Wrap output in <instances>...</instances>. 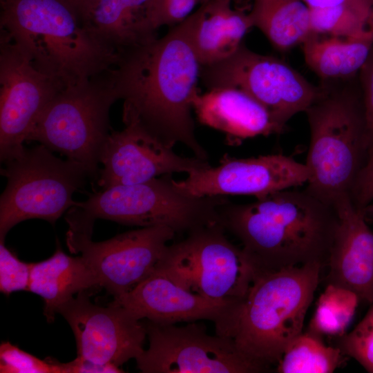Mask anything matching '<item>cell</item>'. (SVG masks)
Instances as JSON below:
<instances>
[{
    "label": "cell",
    "instance_id": "1",
    "mask_svg": "<svg viewBox=\"0 0 373 373\" xmlns=\"http://www.w3.org/2000/svg\"><path fill=\"white\" fill-rule=\"evenodd\" d=\"M200 69L185 20L164 36L121 53L111 73L123 101V122L137 123L166 146L182 144L208 160L192 115Z\"/></svg>",
    "mask_w": 373,
    "mask_h": 373
},
{
    "label": "cell",
    "instance_id": "2",
    "mask_svg": "<svg viewBox=\"0 0 373 373\" xmlns=\"http://www.w3.org/2000/svg\"><path fill=\"white\" fill-rule=\"evenodd\" d=\"M219 224L236 237L258 271L308 263L327 267L338 215L335 205L303 189H287L248 203L227 200Z\"/></svg>",
    "mask_w": 373,
    "mask_h": 373
},
{
    "label": "cell",
    "instance_id": "3",
    "mask_svg": "<svg viewBox=\"0 0 373 373\" xmlns=\"http://www.w3.org/2000/svg\"><path fill=\"white\" fill-rule=\"evenodd\" d=\"M0 35L64 88L112 68L119 54L64 0H0Z\"/></svg>",
    "mask_w": 373,
    "mask_h": 373
},
{
    "label": "cell",
    "instance_id": "4",
    "mask_svg": "<svg viewBox=\"0 0 373 373\" xmlns=\"http://www.w3.org/2000/svg\"><path fill=\"white\" fill-rule=\"evenodd\" d=\"M322 269L308 263L259 271L245 297L215 326L216 334L232 340L242 353L270 370L303 332Z\"/></svg>",
    "mask_w": 373,
    "mask_h": 373
},
{
    "label": "cell",
    "instance_id": "5",
    "mask_svg": "<svg viewBox=\"0 0 373 373\" xmlns=\"http://www.w3.org/2000/svg\"><path fill=\"white\" fill-rule=\"evenodd\" d=\"M305 113L310 131L306 188L335 205L350 196L367 157L362 95L347 89L323 88Z\"/></svg>",
    "mask_w": 373,
    "mask_h": 373
},
{
    "label": "cell",
    "instance_id": "6",
    "mask_svg": "<svg viewBox=\"0 0 373 373\" xmlns=\"http://www.w3.org/2000/svg\"><path fill=\"white\" fill-rule=\"evenodd\" d=\"M111 68L65 87L36 120L27 141H36L83 166L97 180L111 132L109 112L118 100Z\"/></svg>",
    "mask_w": 373,
    "mask_h": 373
},
{
    "label": "cell",
    "instance_id": "7",
    "mask_svg": "<svg viewBox=\"0 0 373 373\" xmlns=\"http://www.w3.org/2000/svg\"><path fill=\"white\" fill-rule=\"evenodd\" d=\"M171 175L128 185H117L91 194L72 208L94 223L97 218L142 227L166 226L176 233L219 223L224 196H195L174 184Z\"/></svg>",
    "mask_w": 373,
    "mask_h": 373
},
{
    "label": "cell",
    "instance_id": "8",
    "mask_svg": "<svg viewBox=\"0 0 373 373\" xmlns=\"http://www.w3.org/2000/svg\"><path fill=\"white\" fill-rule=\"evenodd\" d=\"M7 184L0 197V240L18 223L33 218L54 224L75 206L74 193L92 178L81 164L55 156L43 144L26 148L4 162Z\"/></svg>",
    "mask_w": 373,
    "mask_h": 373
},
{
    "label": "cell",
    "instance_id": "9",
    "mask_svg": "<svg viewBox=\"0 0 373 373\" xmlns=\"http://www.w3.org/2000/svg\"><path fill=\"white\" fill-rule=\"evenodd\" d=\"M219 224L194 229L169 244L155 270L188 291L216 300L245 297L258 269Z\"/></svg>",
    "mask_w": 373,
    "mask_h": 373
},
{
    "label": "cell",
    "instance_id": "10",
    "mask_svg": "<svg viewBox=\"0 0 373 373\" xmlns=\"http://www.w3.org/2000/svg\"><path fill=\"white\" fill-rule=\"evenodd\" d=\"M66 244L73 253H80L92 269L98 287L114 298L133 289L155 270L164 251L175 235L166 226L141 227L107 240L91 239L93 224L66 216Z\"/></svg>",
    "mask_w": 373,
    "mask_h": 373
},
{
    "label": "cell",
    "instance_id": "11",
    "mask_svg": "<svg viewBox=\"0 0 373 373\" xmlns=\"http://www.w3.org/2000/svg\"><path fill=\"white\" fill-rule=\"evenodd\" d=\"M200 79L208 89L234 87L244 90L264 106L284 128L323 90L282 60L254 52L243 44L227 59L201 66Z\"/></svg>",
    "mask_w": 373,
    "mask_h": 373
},
{
    "label": "cell",
    "instance_id": "12",
    "mask_svg": "<svg viewBox=\"0 0 373 373\" xmlns=\"http://www.w3.org/2000/svg\"><path fill=\"white\" fill-rule=\"evenodd\" d=\"M149 345L135 359L144 373H259L267 367L253 361L232 340L196 322L184 326L144 322Z\"/></svg>",
    "mask_w": 373,
    "mask_h": 373
},
{
    "label": "cell",
    "instance_id": "13",
    "mask_svg": "<svg viewBox=\"0 0 373 373\" xmlns=\"http://www.w3.org/2000/svg\"><path fill=\"white\" fill-rule=\"evenodd\" d=\"M64 87L0 35V160L19 156L40 114Z\"/></svg>",
    "mask_w": 373,
    "mask_h": 373
},
{
    "label": "cell",
    "instance_id": "14",
    "mask_svg": "<svg viewBox=\"0 0 373 373\" xmlns=\"http://www.w3.org/2000/svg\"><path fill=\"white\" fill-rule=\"evenodd\" d=\"M75 335L77 356L99 365L121 366L144 351V322L129 311L111 303H91L85 291L77 294L58 310Z\"/></svg>",
    "mask_w": 373,
    "mask_h": 373
},
{
    "label": "cell",
    "instance_id": "15",
    "mask_svg": "<svg viewBox=\"0 0 373 373\" xmlns=\"http://www.w3.org/2000/svg\"><path fill=\"white\" fill-rule=\"evenodd\" d=\"M308 180L306 164L289 156L236 158L224 154L217 166L209 165L173 181L180 190L195 196L249 195L260 198L307 184Z\"/></svg>",
    "mask_w": 373,
    "mask_h": 373
},
{
    "label": "cell",
    "instance_id": "16",
    "mask_svg": "<svg viewBox=\"0 0 373 373\" xmlns=\"http://www.w3.org/2000/svg\"><path fill=\"white\" fill-rule=\"evenodd\" d=\"M111 131L104 145L97 184L102 189L144 182L175 173L189 174L210 165L195 156L184 157L135 122Z\"/></svg>",
    "mask_w": 373,
    "mask_h": 373
},
{
    "label": "cell",
    "instance_id": "17",
    "mask_svg": "<svg viewBox=\"0 0 373 373\" xmlns=\"http://www.w3.org/2000/svg\"><path fill=\"white\" fill-rule=\"evenodd\" d=\"M236 300H216L192 293L165 275L153 272L128 293L114 298L142 321L161 325L207 320L218 325Z\"/></svg>",
    "mask_w": 373,
    "mask_h": 373
},
{
    "label": "cell",
    "instance_id": "18",
    "mask_svg": "<svg viewBox=\"0 0 373 373\" xmlns=\"http://www.w3.org/2000/svg\"><path fill=\"white\" fill-rule=\"evenodd\" d=\"M338 224L327 265V284L354 292L360 300L373 303V232L363 210L350 196L335 204Z\"/></svg>",
    "mask_w": 373,
    "mask_h": 373
},
{
    "label": "cell",
    "instance_id": "19",
    "mask_svg": "<svg viewBox=\"0 0 373 373\" xmlns=\"http://www.w3.org/2000/svg\"><path fill=\"white\" fill-rule=\"evenodd\" d=\"M193 110L201 124L222 133L225 142L231 146L285 130L264 106L234 87H218L199 93L194 99Z\"/></svg>",
    "mask_w": 373,
    "mask_h": 373
},
{
    "label": "cell",
    "instance_id": "20",
    "mask_svg": "<svg viewBox=\"0 0 373 373\" xmlns=\"http://www.w3.org/2000/svg\"><path fill=\"white\" fill-rule=\"evenodd\" d=\"M231 3V0H209L185 19L190 42L201 66L231 56L254 27L249 14L233 9Z\"/></svg>",
    "mask_w": 373,
    "mask_h": 373
},
{
    "label": "cell",
    "instance_id": "21",
    "mask_svg": "<svg viewBox=\"0 0 373 373\" xmlns=\"http://www.w3.org/2000/svg\"><path fill=\"white\" fill-rule=\"evenodd\" d=\"M94 287H98L97 282L84 258L67 255L59 245L50 258L31 263L28 291L43 298L48 323L75 294Z\"/></svg>",
    "mask_w": 373,
    "mask_h": 373
},
{
    "label": "cell",
    "instance_id": "22",
    "mask_svg": "<svg viewBox=\"0 0 373 373\" xmlns=\"http://www.w3.org/2000/svg\"><path fill=\"white\" fill-rule=\"evenodd\" d=\"M149 0H101L88 26L104 44L121 53L155 38L148 18Z\"/></svg>",
    "mask_w": 373,
    "mask_h": 373
},
{
    "label": "cell",
    "instance_id": "23",
    "mask_svg": "<svg viewBox=\"0 0 373 373\" xmlns=\"http://www.w3.org/2000/svg\"><path fill=\"white\" fill-rule=\"evenodd\" d=\"M302 45L307 65L320 77H351L361 70L373 48V15L367 29L358 35L321 39L312 34Z\"/></svg>",
    "mask_w": 373,
    "mask_h": 373
},
{
    "label": "cell",
    "instance_id": "24",
    "mask_svg": "<svg viewBox=\"0 0 373 373\" xmlns=\"http://www.w3.org/2000/svg\"><path fill=\"white\" fill-rule=\"evenodd\" d=\"M248 14L253 26L279 50L303 44L312 35L310 9L303 0H253Z\"/></svg>",
    "mask_w": 373,
    "mask_h": 373
},
{
    "label": "cell",
    "instance_id": "25",
    "mask_svg": "<svg viewBox=\"0 0 373 373\" xmlns=\"http://www.w3.org/2000/svg\"><path fill=\"white\" fill-rule=\"evenodd\" d=\"M338 347L325 345L321 336L303 332L292 340L276 364L278 373H332L341 363Z\"/></svg>",
    "mask_w": 373,
    "mask_h": 373
},
{
    "label": "cell",
    "instance_id": "26",
    "mask_svg": "<svg viewBox=\"0 0 373 373\" xmlns=\"http://www.w3.org/2000/svg\"><path fill=\"white\" fill-rule=\"evenodd\" d=\"M360 301L352 291L328 283L319 296L309 331L318 336L345 334Z\"/></svg>",
    "mask_w": 373,
    "mask_h": 373
},
{
    "label": "cell",
    "instance_id": "27",
    "mask_svg": "<svg viewBox=\"0 0 373 373\" xmlns=\"http://www.w3.org/2000/svg\"><path fill=\"white\" fill-rule=\"evenodd\" d=\"M372 15L373 8L347 6L310 9L312 33L338 38L352 37L367 29Z\"/></svg>",
    "mask_w": 373,
    "mask_h": 373
},
{
    "label": "cell",
    "instance_id": "28",
    "mask_svg": "<svg viewBox=\"0 0 373 373\" xmlns=\"http://www.w3.org/2000/svg\"><path fill=\"white\" fill-rule=\"evenodd\" d=\"M337 347L343 355L353 358L373 373V303L354 329L338 337Z\"/></svg>",
    "mask_w": 373,
    "mask_h": 373
},
{
    "label": "cell",
    "instance_id": "29",
    "mask_svg": "<svg viewBox=\"0 0 373 373\" xmlns=\"http://www.w3.org/2000/svg\"><path fill=\"white\" fill-rule=\"evenodd\" d=\"M1 373H65L64 363L47 358L41 360L10 342L0 345Z\"/></svg>",
    "mask_w": 373,
    "mask_h": 373
},
{
    "label": "cell",
    "instance_id": "30",
    "mask_svg": "<svg viewBox=\"0 0 373 373\" xmlns=\"http://www.w3.org/2000/svg\"><path fill=\"white\" fill-rule=\"evenodd\" d=\"M209 0H149L148 18L155 31L162 26H176Z\"/></svg>",
    "mask_w": 373,
    "mask_h": 373
},
{
    "label": "cell",
    "instance_id": "31",
    "mask_svg": "<svg viewBox=\"0 0 373 373\" xmlns=\"http://www.w3.org/2000/svg\"><path fill=\"white\" fill-rule=\"evenodd\" d=\"M31 263L23 262L0 240V291L8 296L14 291H28Z\"/></svg>",
    "mask_w": 373,
    "mask_h": 373
},
{
    "label": "cell",
    "instance_id": "32",
    "mask_svg": "<svg viewBox=\"0 0 373 373\" xmlns=\"http://www.w3.org/2000/svg\"><path fill=\"white\" fill-rule=\"evenodd\" d=\"M350 197L352 204L361 210L373 202V144L367 150L365 162L354 180Z\"/></svg>",
    "mask_w": 373,
    "mask_h": 373
},
{
    "label": "cell",
    "instance_id": "33",
    "mask_svg": "<svg viewBox=\"0 0 373 373\" xmlns=\"http://www.w3.org/2000/svg\"><path fill=\"white\" fill-rule=\"evenodd\" d=\"M362 86V99L366 124V145L373 144V48L360 70Z\"/></svg>",
    "mask_w": 373,
    "mask_h": 373
},
{
    "label": "cell",
    "instance_id": "34",
    "mask_svg": "<svg viewBox=\"0 0 373 373\" xmlns=\"http://www.w3.org/2000/svg\"><path fill=\"white\" fill-rule=\"evenodd\" d=\"M64 367L65 373L124 372L119 367L115 365L96 364L79 357L70 362L65 363Z\"/></svg>",
    "mask_w": 373,
    "mask_h": 373
},
{
    "label": "cell",
    "instance_id": "35",
    "mask_svg": "<svg viewBox=\"0 0 373 373\" xmlns=\"http://www.w3.org/2000/svg\"><path fill=\"white\" fill-rule=\"evenodd\" d=\"M310 8H325L340 6L373 8V0H303Z\"/></svg>",
    "mask_w": 373,
    "mask_h": 373
},
{
    "label": "cell",
    "instance_id": "36",
    "mask_svg": "<svg viewBox=\"0 0 373 373\" xmlns=\"http://www.w3.org/2000/svg\"><path fill=\"white\" fill-rule=\"evenodd\" d=\"M88 25V20L101 0H64Z\"/></svg>",
    "mask_w": 373,
    "mask_h": 373
},
{
    "label": "cell",
    "instance_id": "37",
    "mask_svg": "<svg viewBox=\"0 0 373 373\" xmlns=\"http://www.w3.org/2000/svg\"><path fill=\"white\" fill-rule=\"evenodd\" d=\"M365 217L367 220H373V202L363 209Z\"/></svg>",
    "mask_w": 373,
    "mask_h": 373
},
{
    "label": "cell",
    "instance_id": "38",
    "mask_svg": "<svg viewBox=\"0 0 373 373\" xmlns=\"http://www.w3.org/2000/svg\"><path fill=\"white\" fill-rule=\"evenodd\" d=\"M232 1V0H231Z\"/></svg>",
    "mask_w": 373,
    "mask_h": 373
}]
</instances>
